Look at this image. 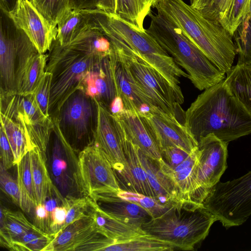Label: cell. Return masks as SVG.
I'll return each instance as SVG.
<instances>
[{"label": "cell", "mask_w": 251, "mask_h": 251, "mask_svg": "<svg viewBox=\"0 0 251 251\" xmlns=\"http://www.w3.org/2000/svg\"><path fill=\"white\" fill-rule=\"evenodd\" d=\"M154 8L220 70L226 74L231 69L236 46L233 36L219 21L204 17L183 0H159Z\"/></svg>", "instance_id": "cell-4"}, {"label": "cell", "mask_w": 251, "mask_h": 251, "mask_svg": "<svg viewBox=\"0 0 251 251\" xmlns=\"http://www.w3.org/2000/svg\"><path fill=\"white\" fill-rule=\"evenodd\" d=\"M198 159L197 147L184 161L176 166L168 165L162 159L157 161L162 172L173 182L181 201H193V174Z\"/></svg>", "instance_id": "cell-23"}, {"label": "cell", "mask_w": 251, "mask_h": 251, "mask_svg": "<svg viewBox=\"0 0 251 251\" xmlns=\"http://www.w3.org/2000/svg\"><path fill=\"white\" fill-rule=\"evenodd\" d=\"M113 116L127 137L143 154L157 161L162 159L159 148L140 115L125 109L121 113Z\"/></svg>", "instance_id": "cell-20"}, {"label": "cell", "mask_w": 251, "mask_h": 251, "mask_svg": "<svg viewBox=\"0 0 251 251\" xmlns=\"http://www.w3.org/2000/svg\"><path fill=\"white\" fill-rule=\"evenodd\" d=\"M21 0H0V10L10 14L17 8Z\"/></svg>", "instance_id": "cell-49"}, {"label": "cell", "mask_w": 251, "mask_h": 251, "mask_svg": "<svg viewBox=\"0 0 251 251\" xmlns=\"http://www.w3.org/2000/svg\"><path fill=\"white\" fill-rule=\"evenodd\" d=\"M67 210L64 205L57 206L50 212L49 233L55 234L61 230L64 225Z\"/></svg>", "instance_id": "cell-45"}, {"label": "cell", "mask_w": 251, "mask_h": 251, "mask_svg": "<svg viewBox=\"0 0 251 251\" xmlns=\"http://www.w3.org/2000/svg\"><path fill=\"white\" fill-rule=\"evenodd\" d=\"M99 0H72L73 9L93 10L97 9Z\"/></svg>", "instance_id": "cell-48"}, {"label": "cell", "mask_w": 251, "mask_h": 251, "mask_svg": "<svg viewBox=\"0 0 251 251\" xmlns=\"http://www.w3.org/2000/svg\"><path fill=\"white\" fill-rule=\"evenodd\" d=\"M228 0H193L191 6L204 17L219 22Z\"/></svg>", "instance_id": "cell-39"}, {"label": "cell", "mask_w": 251, "mask_h": 251, "mask_svg": "<svg viewBox=\"0 0 251 251\" xmlns=\"http://www.w3.org/2000/svg\"><path fill=\"white\" fill-rule=\"evenodd\" d=\"M84 91L88 96L93 98L97 99L98 97L99 93L92 72L88 74L85 79Z\"/></svg>", "instance_id": "cell-47"}, {"label": "cell", "mask_w": 251, "mask_h": 251, "mask_svg": "<svg viewBox=\"0 0 251 251\" xmlns=\"http://www.w3.org/2000/svg\"><path fill=\"white\" fill-rule=\"evenodd\" d=\"M9 15L28 36L39 53L45 54L49 51L56 38L57 27L44 18L28 0H21L16 10Z\"/></svg>", "instance_id": "cell-16"}, {"label": "cell", "mask_w": 251, "mask_h": 251, "mask_svg": "<svg viewBox=\"0 0 251 251\" xmlns=\"http://www.w3.org/2000/svg\"><path fill=\"white\" fill-rule=\"evenodd\" d=\"M160 151L162 159L172 167L176 166L182 163L190 154L181 148L173 146L166 147Z\"/></svg>", "instance_id": "cell-44"}, {"label": "cell", "mask_w": 251, "mask_h": 251, "mask_svg": "<svg viewBox=\"0 0 251 251\" xmlns=\"http://www.w3.org/2000/svg\"><path fill=\"white\" fill-rule=\"evenodd\" d=\"M0 92L19 94L29 60L38 52L26 34L0 10Z\"/></svg>", "instance_id": "cell-7"}, {"label": "cell", "mask_w": 251, "mask_h": 251, "mask_svg": "<svg viewBox=\"0 0 251 251\" xmlns=\"http://www.w3.org/2000/svg\"><path fill=\"white\" fill-rule=\"evenodd\" d=\"M146 32L183 68L200 91L223 80L226 74L216 66L181 30L161 14L151 12Z\"/></svg>", "instance_id": "cell-5"}, {"label": "cell", "mask_w": 251, "mask_h": 251, "mask_svg": "<svg viewBox=\"0 0 251 251\" xmlns=\"http://www.w3.org/2000/svg\"><path fill=\"white\" fill-rule=\"evenodd\" d=\"M111 47L125 61L136 81L159 108L177 119L178 116L184 117L185 112L174 90L158 71L132 53Z\"/></svg>", "instance_id": "cell-12"}, {"label": "cell", "mask_w": 251, "mask_h": 251, "mask_svg": "<svg viewBox=\"0 0 251 251\" xmlns=\"http://www.w3.org/2000/svg\"><path fill=\"white\" fill-rule=\"evenodd\" d=\"M201 204L226 228L244 223L251 215V171L237 179L219 181Z\"/></svg>", "instance_id": "cell-8"}, {"label": "cell", "mask_w": 251, "mask_h": 251, "mask_svg": "<svg viewBox=\"0 0 251 251\" xmlns=\"http://www.w3.org/2000/svg\"><path fill=\"white\" fill-rule=\"evenodd\" d=\"M43 251H77L83 244L100 237L94 221L87 214L54 234Z\"/></svg>", "instance_id": "cell-19"}, {"label": "cell", "mask_w": 251, "mask_h": 251, "mask_svg": "<svg viewBox=\"0 0 251 251\" xmlns=\"http://www.w3.org/2000/svg\"><path fill=\"white\" fill-rule=\"evenodd\" d=\"M51 25L57 27L63 17L73 9L72 0H28Z\"/></svg>", "instance_id": "cell-36"}, {"label": "cell", "mask_w": 251, "mask_h": 251, "mask_svg": "<svg viewBox=\"0 0 251 251\" xmlns=\"http://www.w3.org/2000/svg\"><path fill=\"white\" fill-rule=\"evenodd\" d=\"M0 242L8 249L10 244L35 226L21 212L0 208Z\"/></svg>", "instance_id": "cell-26"}, {"label": "cell", "mask_w": 251, "mask_h": 251, "mask_svg": "<svg viewBox=\"0 0 251 251\" xmlns=\"http://www.w3.org/2000/svg\"><path fill=\"white\" fill-rule=\"evenodd\" d=\"M115 14L137 29L145 31L141 0H116Z\"/></svg>", "instance_id": "cell-37"}, {"label": "cell", "mask_w": 251, "mask_h": 251, "mask_svg": "<svg viewBox=\"0 0 251 251\" xmlns=\"http://www.w3.org/2000/svg\"><path fill=\"white\" fill-rule=\"evenodd\" d=\"M148 125L160 151L168 147H177L191 153L198 142L184 124L164 112L139 114Z\"/></svg>", "instance_id": "cell-15"}, {"label": "cell", "mask_w": 251, "mask_h": 251, "mask_svg": "<svg viewBox=\"0 0 251 251\" xmlns=\"http://www.w3.org/2000/svg\"><path fill=\"white\" fill-rule=\"evenodd\" d=\"M63 203L67 208V214L65 223L61 230L87 215L89 206V198L69 197L63 201Z\"/></svg>", "instance_id": "cell-40"}, {"label": "cell", "mask_w": 251, "mask_h": 251, "mask_svg": "<svg viewBox=\"0 0 251 251\" xmlns=\"http://www.w3.org/2000/svg\"><path fill=\"white\" fill-rule=\"evenodd\" d=\"M159 1V0H141L143 14L145 18L152 12L151 8H154Z\"/></svg>", "instance_id": "cell-52"}, {"label": "cell", "mask_w": 251, "mask_h": 251, "mask_svg": "<svg viewBox=\"0 0 251 251\" xmlns=\"http://www.w3.org/2000/svg\"><path fill=\"white\" fill-rule=\"evenodd\" d=\"M0 183L1 189L13 201L20 207L21 203V195L17 181L15 180L0 166Z\"/></svg>", "instance_id": "cell-42"}, {"label": "cell", "mask_w": 251, "mask_h": 251, "mask_svg": "<svg viewBox=\"0 0 251 251\" xmlns=\"http://www.w3.org/2000/svg\"><path fill=\"white\" fill-rule=\"evenodd\" d=\"M76 180L84 197L92 200L99 195L121 189L110 163L94 143L79 153Z\"/></svg>", "instance_id": "cell-11"}, {"label": "cell", "mask_w": 251, "mask_h": 251, "mask_svg": "<svg viewBox=\"0 0 251 251\" xmlns=\"http://www.w3.org/2000/svg\"><path fill=\"white\" fill-rule=\"evenodd\" d=\"M98 110L94 143L104 153L115 172L122 170L126 163L117 121L109 108L94 98Z\"/></svg>", "instance_id": "cell-17"}, {"label": "cell", "mask_w": 251, "mask_h": 251, "mask_svg": "<svg viewBox=\"0 0 251 251\" xmlns=\"http://www.w3.org/2000/svg\"><path fill=\"white\" fill-rule=\"evenodd\" d=\"M16 165L17 171V181L21 195L20 207L23 211L29 212L36 205L30 151Z\"/></svg>", "instance_id": "cell-28"}, {"label": "cell", "mask_w": 251, "mask_h": 251, "mask_svg": "<svg viewBox=\"0 0 251 251\" xmlns=\"http://www.w3.org/2000/svg\"><path fill=\"white\" fill-rule=\"evenodd\" d=\"M84 10L90 26L105 35L112 47L132 53L158 71L171 85L181 104L183 103L184 99L179 78H188V74L146 29L144 31L137 29L115 13L99 9Z\"/></svg>", "instance_id": "cell-3"}, {"label": "cell", "mask_w": 251, "mask_h": 251, "mask_svg": "<svg viewBox=\"0 0 251 251\" xmlns=\"http://www.w3.org/2000/svg\"><path fill=\"white\" fill-rule=\"evenodd\" d=\"M226 74L230 92L251 116V63H237Z\"/></svg>", "instance_id": "cell-25"}, {"label": "cell", "mask_w": 251, "mask_h": 251, "mask_svg": "<svg viewBox=\"0 0 251 251\" xmlns=\"http://www.w3.org/2000/svg\"><path fill=\"white\" fill-rule=\"evenodd\" d=\"M184 125L197 142L211 133L228 143L251 133V116L225 79L197 97L185 112Z\"/></svg>", "instance_id": "cell-1"}, {"label": "cell", "mask_w": 251, "mask_h": 251, "mask_svg": "<svg viewBox=\"0 0 251 251\" xmlns=\"http://www.w3.org/2000/svg\"><path fill=\"white\" fill-rule=\"evenodd\" d=\"M53 234L44 232L35 226L10 244L8 250L15 251H43L53 239Z\"/></svg>", "instance_id": "cell-33"}, {"label": "cell", "mask_w": 251, "mask_h": 251, "mask_svg": "<svg viewBox=\"0 0 251 251\" xmlns=\"http://www.w3.org/2000/svg\"><path fill=\"white\" fill-rule=\"evenodd\" d=\"M116 0H99L97 9L111 13H115Z\"/></svg>", "instance_id": "cell-50"}, {"label": "cell", "mask_w": 251, "mask_h": 251, "mask_svg": "<svg viewBox=\"0 0 251 251\" xmlns=\"http://www.w3.org/2000/svg\"><path fill=\"white\" fill-rule=\"evenodd\" d=\"M0 166L7 170L14 164V154L3 128L0 127Z\"/></svg>", "instance_id": "cell-43"}, {"label": "cell", "mask_w": 251, "mask_h": 251, "mask_svg": "<svg viewBox=\"0 0 251 251\" xmlns=\"http://www.w3.org/2000/svg\"><path fill=\"white\" fill-rule=\"evenodd\" d=\"M217 221L202 204L180 201L141 226L146 234L169 242L178 250L191 251L205 238Z\"/></svg>", "instance_id": "cell-6"}, {"label": "cell", "mask_w": 251, "mask_h": 251, "mask_svg": "<svg viewBox=\"0 0 251 251\" xmlns=\"http://www.w3.org/2000/svg\"><path fill=\"white\" fill-rule=\"evenodd\" d=\"M228 143L211 133L198 141L199 159L193 174L192 201L202 202L227 168Z\"/></svg>", "instance_id": "cell-10"}, {"label": "cell", "mask_w": 251, "mask_h": 251, "mask_svg": "<svg viewBox=\"0 0 251 251\" xmlns=\"http://www.w3.org/2000/svg\"><path fill=\"white\" fill-rule=\"evenodd\" d=\"M238 63H251V20L247 15L233 35Z\"/></svg>", "instance_id": "cell-38"}, {"label": "cell", "mask_w": 251, "mask_h": 251, "mask_svg": "<svg viewBox=\"0 0 251 251\" xmlns=\"http://www.w3.org/2000/svg\"><path fill=\"white\" fill-rule=\"evenodd\" d=\"M178 250L172 243L145 234L130 239L117 242L105 248L103 251H173Z\"/></svg>", "instance_id": "cell-31"}, {"label": "cell", "mask_w": 251, "mask_h": 251, "mask_svg": "<svg viewBox=\"0 0 251 251\" xmlns=\"http://www.w3.org/2000/svg\"><path fill=\"white\" fill-rule=\"evenodd\" d=\"M93 200L110 215L127 223L142 226L153 218L148 211L121 198L115 192L99 195Z\"/></svg>", "instance_id": "cell-22"}, {"label": "cell", "mask_w": 251, "mask_h": 251, "mask_svg": "<svg viewBox=\"0 0 251 251\" xmlns=\"http://www.w3.org/2000/svg\"><path fill=\"white\" fill-rule=\"evenodd\" d=\"M248 15L249 16L250 19L251 20V1L250 3V11L249 13L248 14Z\"/></svg>", "instance_id": "cell-53"}, {"label": "cell", "mask_w": 251, "mask_h": 251, "mask_svg": "<svg viewBox=\"0 0 251 251\" xmlns=\"http://www.w3.org/2000/svg\"><path fill=\"white\" fill-rule=\"evenodd\" d=\"M47 54L38 53L28 61L22 78L19 95L34 93L45 73Z\"/></svg>", "instance_id": "cell-32"}, {"label": "cell", "mask_w": 251, "mask_h": 251, "mask_svg": "<svg viewBox=\"0 0 251 251\" xmlns=\"http://www.w3.org/2000/svg\"><path fill=\"white\" fill-rule=\"evenodd\" d=\"M30 152L37 205L45 203L48 197L51 195L53 186L46 165V153L37 147H34Z\"/></svg>", "instance_id": "cell-27"}, {"label": "cell", "mask_w": 251, "mask_h": 251, "mask_svg": "<svg viewBox=\"0 0 251 251\" xmlns=\"http://www.w3.org/2000/svg\"><path fill=\"white\" fill-rule=\"evenodd\" d=\"M0 126L11 147L16 165L33 146L19 109V94L0 93Z\"/></svg>", "instance_id": "cell-14"}, {"label": "cell", "mask_w": 251, "mask_h": 251, "mask_svg": "<svg viewBox=\"0 0 251 251\" xmlns=\"http://www.w3.org/2000/svg\"><path fill=\"white\" fill-rule=\"evenodd\" d=\"M139 152L141 162L149 181L157 198L168 202L183 201L180 199L173 182L161 171L157 161L148 157L140 150Z\"/></svg>", "instance_id": "cell-24"}, {"label": "cell", "mask_w": 251, "mask_h": 251, "mask_svg": "<svg viewBox=\"0 0 251 251\" xmlns=\"http://www.w3.org/2000/svg\"><path fill=\"white\" fill-rule=\"evenodd\" d=\"M109 109L113 115L121 113L125 109L123 101L120 97L116 96L114 99L109 107Z\"/></svg>", "instance_id": "cell-51"}, {"label": "cell", "mask_w": 251, "mask_h": 251, "mask_svg": "<svg viewBox=\"0 0 251 251\" xmlns=\"http://www.w3.org/2000/svg\"><path fill=\"white\" fill-rule=\"evenodd\" d=\"M115 193L121 198L142 206L151 214L153 218L163 215L174 204L177 203L165 201L157 198L125 191L121 189Z\"/></svg>", "instance_id": "cell-34"}, {"label": "cell", "mask_w": 251, "mask_h": 251, "mask_svg": "<svg viewBox=\"0 0 251 251\" xmlns=\"http://www.w3.org/2000/svg\"></svg>", "instance_id": "cell-54"}, {"label": "cell", "mask_w": 251, "mask_h": 251, "mask_svg": "<svg viewBox=\"0 0 251 251\" xmlns=\"http://www.w3.org/2000/svg\"><path fill=\"white\" fill-rule=\"evenodd\" d=\"M98 117L94 98L83 89L72 94L62 106L57 120L66 141L74 147L84 148L93 143Z\"/></svg>", "instance_id": "cell-9"}, {"label": "cell", "mask_w": 251, "mask_h": 251, "mask_svg": "<svg viewBox=\"0 0 251 251\" xmlns=\"http://www.w3.org/2000/svg\"><path fill=\"white\" fill-rule=\"evenodd\" d=\"M251 0H228L219 21L232 36L249 12Z\"/></svg>", "instance_id": "cell-35"}, {"label": "cell", "mask_w": 251, "mask_h": 251, "mask_svg": "<svg viewBox=\"0 0 251 251\" xmlns=\"http://www.w3.org/2000/svg\"><path fill=\"white\" fill-rule=\"evenodd\" d=\"M34 225L42 231L49 233L50 212L44 203L35 207Z\"/></svg>", "instance_id": "cell-46"}, {"label": "cell", "mask_w": 251, "mask_h": 251, "mask_svg": "<svg viewBox=\"0 0 251 251\" xmlns=\"http://www.w3.org/2000/svg\"><path fill=\"white\" fill-rule=\"evenodd\" d=\"M109 53L102 57L92 71L99 93L98 97L95 99L108 108L112 100L117 96L110 63Z\"/></svg>", "instance_id": "cell-29"}, {"label": "cell", "mask_w": 251, "mask_h": 251, "mask_svg": "<svg viewBox=\"0 0 251 251\" xmlns=\"http://www.w3.org/2000/svg\"><path fill=\"white\" fill-rule=\"evenodd\" d=\"M116 120L126 158V163L123 169L115 173L117 180L120 179L122 187L125 188L123 190L158 198L141 162L139 148L129 139Z\"/></svg>", "instance_id": "cell-18"}, {"label": "cell", "mask_w": 251, "mask_h": 251, "mask_svg": "<svg viewBox=\"0 0 251 251\" xmlns=\"http://www.w3.org/2000/svg\"><path fill=\"white\" fill-rule=\"evenodd\" d=\"M52 75L45 72V73L35 90L34 94L37 103L43 113L48 117L50 101Z\"/></svg>", "instance_id": "cell-41"}, {"label": "cell", "mask_w": 251, "mask_h": 251, "mask_svg": "<svg viewBox=\"0 0 251 251\" xmlns=\"http://www.w3.org/2000/svg\"><path fill=\"white\" fill-rule=\"evenodd\" d=\"M89 35L84 29L63 46L54 40L48 51L45 72L52 75L48 110L51 119L57 118L62 106L72 94L79 89L84 90L87 76L101 58L109 53L96 51Z\"/></svg>", "instance_id": "cell-2"}, {"label": "cell", "mask_w": 251, "mask_h": 251, "mask_svg": "<svg viewBox=\"0 0 251 251\" xmlns=\"http://www.w3.org/2000/svg\"><path fill=\"white\" fill-rule=\"evenodd\" d=\"M87 214L93 220L100 233L116 240V243L146 234L141 226L127 223L110 215L89 198Z\"/></svg>", "instance_id": "cell-21"}, {"label": "cell", "mask_w": 251, "mask_h": 251, "mask_svg": "<svg viewBox=\"0 0 251 251\" xmlns=\"http://www.w3.org/2000/svg\"><path fill=\"white\" fill-rule=\"evenodd\" d=\"M88 25V17L84 10L72 9L57 24L55 40L61 46L67 45Z\"/></svg>", "instance_id": "cell-30"}, {"label": "cell", "mask_w": 251, "mask_h": 251, "mask_svg": "<svg viewBox=\"0 0 251 251\" xmlns=\"http://www.w3.org/2000/svg\"><path fill=\"white\" fill-rule=\"evenodd\" d=\"M109 59L116 95L122 99L125 109L138 114L164 112L141 87L126 63L112 47Z\"/></svg>", "instance_id": "cell-13"}]
</instances>
